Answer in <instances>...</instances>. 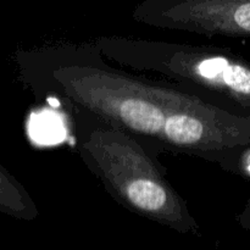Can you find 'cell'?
I'll list each match as a JSON object with an SVG mask.
<instances>
[{
  "label": "cell",
  "mask_w": 250,
  "mask_h": 250,
  "mask_svg": "<svg viewBox=\"0 0 250 250\" xmlns=\"http://www.w3.org/2000/svg\"><path fill=\"white\" fill-rule=\"evenodd\" d=\"M237 222H238L242 229L250 231V199L247 202L246 207L243 208L241 214L237 216Z\"/></svg>",
  "instance_id": "cell-6"
},
{
  "label": "cell",
  "mask_w": 250,
  "mask_h": 250,
  "mask_svg": "<svg viewBox=\"0 0 250 250\" xmlns=\"http://www.w3.org/2000/svg\"><path fill=\"white\" fill-rule=\"evenodd\" d=\"M59 107L78 155L117 203L178 233L200 236L197 219L166 178L158 154L84 110L71 105Z\"/></svg>",
  "instance_id": "cell-2"
},
{
  "label": "cell",
  "mask_w": 250,
  "mask_h": 250,
  "mask_svg": "<svg viewBox=\"0 0 250 250\" xmlns=\"http://www.w3.org/2000/svg\"><path fill=\"white\" fill-rule=\"evenodd\" d=\"M0 211L15 219L33 221L38 208L26 188L0 165Z\"/></svg>",
  "instance_id": "cell-5"
},
{
  "label": "cell",
  "mask_w": 250,
  "mask_h": 250,
  "mask_svg": "<svg viewBox=\"0 0 250 250\" xmlns=\"http://www.w3.org/2000/svg\"><path fill=\"white\" fill-rule=\"evenodd\" d=\"M139 23L207 37H250V0H144Z\"/></svg>",
  "instance_id": "cell-4"
},
{
  "label": "cell",
  "mask_w": 250,
  "mask_h": 250,
  "mask_svg": "<svg viewBox=\"0 0 250 250\" xmlns=\"http://www.w3.org/2000/svg\"><path fill=\"white\" fill-rule=\"evenodd\" d=\"M16 62L21 82L49 104L84 110L156 154H186L250 177V116L175 83L112 67L93 42L20 51Z\"/></svg>",
  "instance_id": "cell-1"
},
{
  "label": "cell",
  "mask_w": 250,
  "mask_h": 250,
  "mask_svg": "<svg viewBox=\"0 0 250 250\" xmlns=\"http://www.w3.org/2000/svg\"><path fill=\"white\" fill-rule=\"evenodd\" d=\"M92 42L105 59L122 67L158 75L229 111L250 116V62L233 51L122 36Z\"/></svg>",
  "instance_id": "cell-3"
}]
</instances>
